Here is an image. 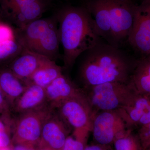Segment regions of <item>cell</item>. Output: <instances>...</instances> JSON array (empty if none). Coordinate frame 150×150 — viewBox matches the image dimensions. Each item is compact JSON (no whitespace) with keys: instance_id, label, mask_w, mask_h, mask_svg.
<instances>
[{"instance_id":"obj_1","label":"cell","mask_w":150,"mask_h":150,"mask_svg":"<svg viewBox=\"0 0 150 150\" xmlns=\"http://www.w3.org/2000/svg\"><path fill=\"white\" fill-rule=\"evenodd\" d=\"M82 55L79 77L84 88L110 82L128 83L138 62L103 41Z\"/></svg>"},{"instance_id":"obj_2","label":"cell","mask_w":150,"mask_h":150,"mask_svg":"<svg viewBox=\"0 0 150 150\" xmlns=\"http://www.w3.org/2000/svg\"><path fill=\"white\" fill-rule=\"evenodd\" d=\"M137 4L133 0H85L95 31L102 40L120 48L128 42Z\"/></svg>"},{"instance_id":"obj_3","label":"cell","mask_w":150,"mask_h":150,"mask_svg":"<svg viewBox=\"0 0 150 150\" xmlns=\"http://www.w3.org/2000/svg\"><path fill=\"white\" fill-rule=\"evenodd\" d=\"M56 16L64 49V67L69 70L78 57L103 40L95 31L90 16L83 6L64 7Z\"/></svg>"},{"instance_id":"obj_4","label":"cell","mask_w":150,"mask_h":150,"mask_svg":"<svg viewBox=\"0 0 150 150\" xmlns=\"http://www.w3.org/2000/svg\"><path fill=\"white\" fill-rule=\"evenodd\" d=\"M83 90L93 115L100 111L117 110L127 106L139 93L130 82L105 83Z\"/></svg>"},{"instance_id":"obj_5","label":"cell","mask_w":150,"mask_h":150,"mask_svg":"<svg viewBox=\"0 0 150 150\" xmlns=\"http://www.w3.org/2000/svg\"><path fill=\"white\" fill-rule=\"evenodd\" d=\"M55 110L74 131H91L93 114L83 89L62 103Z\"/></svg>"},{"instance_id":"obj_6","label":"cell","mask_w":150,"mask_h":150,"mask_svg":"<svg viewBox=\"0 0 150 150\" xmlns=\"http://www.w3.org/2000/svg\"><path fill=\"white\" fill-rule=\"evenodd\" d=\"M129 130L117 110L100 111L93 115L91 131L99 144H111Z\"/></svg>"},{"instance_id":"obj_7","label":"cell","mask_w":150,"mask_h":150,"mask_svg":"<svg viewBox=\"0 0 150 150\" xmlns=\"http://www.w3.org/2000/svg\"><path fill=\"white\" fill-rule=\"evenodd\" d=\"M48 104L18 115L13 124L15 138L18 141L33 142L41 138L43 123L52 112Z\"/></svg>"},{"instance_id":"obj_8","label":"cell","mask_w":150,"mask_h":150,"mask_svg":"<svg viewBox=\"0 0 150 150\" xmlns=\"http://www.w3.org/2000/svg\"><path fill=\"white\" fill-rule=\"evenodd\" d=\"M128 42L146 58L150 54V0H142L136 6L133 28Z\"/></svg>"},{"instance_id":"obj_9","label":"cell","mask_w":150,"mask_h":150,"mask_svg":"<svg viewBox=\"0 0 150 150\" xmlns=\"http://www.w3.org/2000/svg\"><path fill=\"white\" fill-rule=\"evenodd\" d=\"M70 128L56 110L52 111L43 123L41 138L54 150L62 149Z\"/></svg>"},{"instance_id":"obj_10","label":"cell","mask_w":150,"mask_h":150,"mask_svg":"<svg viewBox=\"0 0 150 150\" xmlns=\"http://www.w3.org/2000/svg\"><path fill=\"white\" fill-rule=\"evenodd\" d=\"M83 90L62 74L45 88L46 102L55 110L62 103L80 93Z\"/></svg>"},{"instance_id":"obj_11","label":"cell","mask_w":150,"mask_h":150,"mask_svg":"<svg viewBox=\"0 0 150 150\" xmlns=\"http://www.w3.org/2000/svg\"><path fill=\"white\" fill-rule=\"evenodd\" d=\"M48 59L45 56L23 48L21 53L7 67L17 77L27 83L35 71Z\"/></svg>"},{"instance_id":"obj_12","label":"cell","mask_w":150,"mask_h":150,"mask_svg":"<svg viewBox=\"0 0 150 150\" xmlns=\"http://www.w3.org/2000/svg\"><path fill=\"white\" fill-rule=\"evenodd\" d=\"M55 17L39 18L15 30L16 38L23 48L33 52L38 41Z\"/></svg>"},{"instance_id":"obj_13","label":"cell","mask_w":150,"mask_h":150,"mask_svg":"<svg viewBox=\"0 0 150 150\" xmlns=\"http://www.w3.org/2000/svg\"><path fill=\"white\" fill-rule=\"evenodd\" d=\"M47 103L45 89L34 84L27 88L14 103L11 110L19 114L41 107Z\"/></svg>"},{"instance_id":"obj_14","label":"cell","mask_w":150,"mask_h":150,"mask_svg":"<svg viewBox=\"0 0 150 150\" xmlns=\"http://www.w3.org/2000/svg\"><path fill=\"white\" fill-rule=\"evenodd\" d=\"M28 85L25 82L17 77L8 67H0V88L11 109Z\"/></svg>"},{"instance_id":"obj_15","label":"cell","mask_w":150,"mask_h":150,"mask_svg":"<svg viewBox=\"0 0 150 150\" xmlns=\"http://www.w3.org/2000/svg\"><path fill=\"white\" fill-rule=\"evenodd\" d=\"M58 21L55 16L54 21L38 43L33 52L54 61L59 54L61 43Z\"/></svg>"},{"instance_id":"obj_16","label":"cell","mask_w":150,"mask_h":150,"mask_svg":"<svg viewBox=\"0 0 150 150\" xmlns=\"http://www.w3.org/2000/svg\"><path fill=\"white\" fill-rule=\"evenodd\" d=\"M49 2L50 1L47 0L36 2L12 13L7 16L17 26V28H21L40 18L48 7Z\"/></svg>"},{"instance_id":"obj_17","label":"cell","mask_w":150,"mask_h":150,"mask_svg":"<svg viewBox=\"0 0 150 150\" xmlns=\"http://www.w3.org/2000/svg\"><path fill=\"white\" fill-rule=\"evenodd\" d=\"M150 105L149 96L139 93L131 104L117 110L126 123L128 129L130 130V128L137 125Z\"/></svg>"},{"instance_id":"obj_18","label":"cell","mask_w":150,"mask_h":150,"mask_svg":"<svg viewBox=\"0 0 150 150\" xmlns=\"http://www.w3.org/2000/svg\"><path fill=\"white\" fill-rule=\"evenodd\" d=\"M62 74V67L56 64L55 61L48 59L35 71L27 83L34 84L45 89Z\"/></svg>"},{"instance_id":"obj_19","label":"cell","mask_w":150,"mask_h":150,"mask_svg":"<svg viewBox=\"0 0 150 150\" xmlns=\"http://www.w3.org/2000/svg\"><path fill=\"white\" fill-rule=\"evenodd\" d=\"M23 49L16 38L14 40L0 43V67L7 66Z\"/></svg>"},{"instance_id":"obj_20","label":"cell","mask_w":150,"mask_h":150,"mask_svg":"<svg viewBox=\"0 0 150 150\" xmlns=\"http://www.w3.org/2000/svg\"><path fill=\"white\" fill-rule=\"evenodd\" d=\"M130 83L139 93L150 95V76L133 73Z\"/></svg>"},{"instance_id":"obj_21","label":"cell","mask_w":150,"mask_h":150,"mask_svg":"<svg viewBox=\"0 0 150 150\" xmlns=\"http://www.w3.org/2000/svg\"><path fill=\"white\" fill-rule=\"evenodd\" d=\"M42 1L45 0H0V4L8 15L33 3Z\"/></svg>"},{"instance_id":"obj_22","label":"cell","mask_w":150,"mask_h":150,"mask_svg":"<svg viewBox=\"0 0 150 150\" xmlns=\"http://www.w3.org/2000/svg\"><path fill=\"white\" fill-rule=\"evenodd\" d=\"M88 133V131H74V134L76 135V139L70 137H67L62 150H84V144L81 139L86 137Z\"/></svg>"},{"instance_id":"obj_23","label":"cell","mask_w":150,"mask_h":150,"mask_svg":"<svg viewBox=\"0 0 150 150\" xmlns=\"http://www.w3.org/2000/svg\"><path fill=\"white\" fill-rule=\"evenodd\" d=\"M12 124L0 118V148H6L10 142L8 134V130L11 127Z\"/></svg>"},{"instance_id":"obj_24","label":"cell","mask_w":150,"mask_h":150,"mask_svg":"<svg viewBox=\"0 0 150 150\" xmlns=\"http://www.w3.org/2000/svg\"><path fill=\"white\" fill-rule=\"evenodd\" d=\"M139 140L142 149L146 150L150 146V122L142 126L139 131Z\"/></svg>"},{"instance_id":"obj_25","label":"cell","mask_w":150,"mask_h":150,"mask_svg":"<svg viewBox=\"0 0 150 150\" xmlns=\"http://www.w3.org/2000/svg\"><path fill=\"white\" fill-rule=\"evenodd\" d=\"M15 31L8 25L0 23V43L14 40Z\"/></svg>"},{"instance_id":"obj_26","label":"cell","mask_w":150,"mask_h":150,"mask_svg":"<svg viewBox=\"0 0 150 150\" xmlns=\"http://www.w3.org/2000/svg\"><path fill=\"white\" fill-rule=\"evenodd\" d=\"M133 73L150 76L149 57L142 58L140 61H138Z\"/></svg>"},{"instance_id":"obj_27","label":"cell","mask_w":150,"mask_h":150,"mask_svg":"<svg viewBox=\"0 0 150 150\" xmlns=\"http://www.w3.org/2000/svg\"><path fill=\"white\" fill-rule=\"evenodd\" d=\"M11 112L10 108L6 101L0 88V114L1 115V118L6 121H12Z\"/></svg>"},{"instance_id":"obj_28","label":"cell","mask_w":150,"mask_h":150,"mask_svg":"<svg viewBox=\"0 0 150 150\" xmlns=\"http://www.w3.org/2000/svg\"><path fill=\"white\" fill-rule=\"evenodd\" d=\"M150 122V105L145 111L137 125L141 126L147 125Z\"/></svg>"},{"instance_id":"obj_29","label":"cell","mask_w":150,"mask_h":150,"mask_svg":"<svg viewBox=\"0 0 150 150\" xmlns=\"http://www.w3.org/2000/svg\"><path fill=\"white\" fill-rule=\"evenodd\" d=\"M14 150H34L30 148L27 147L25 146H23L21 144H18L16 145L15 147Z\"/></svg>"},{"instance_id":"obj_30","label":"cell","mask_w":150,"mask_h":150,"mask_svg":"<svg viewBox=\"0 0 150 150\" xmlns=\"http://www.w3.org/2000/svg\"><path fill=\"white\" fill-rule=\"evenodd\" d=\"M0 150H9L8 149H6L5 148H1Z\"/></svg>"},{"instance_id":"obj_31","label":"cell","mask_w":150,"mask_h":150,"mask_svg":"<svg viewBox=\"0 0 150 150\" xmlns=\"http://www.w3.org/2000/svg\"><path fill=\"white\" fill-rule=\"evenodd\" d=\"M146 150H150V146L149 147V148H148Z\"/></svg>"},{"instance_id":"obj_32","label":"cell","mask_w":150,"mask_h":150,"mask_svg":"<svg viewBox=\"0 0 150 150\" xmlns=\"http://www.w3.org/2000/svg\"><path fill=\"white\" fill-rule=\"evenodd\" d=\"M148 57H149V58H150V54L149 56H148Z\"/></svg>"},{"instance_id":"obj_33","label":"cell","mask_w":150,"mask_h":150,"mask_svg":"<svg viewBox=\"0 0 150 150\" xmlns=\"http://www.w3.org/2000/svg\"><path fill=\"white\" fill-rule=\"evenodd\" d=\"M149 96V98H150V96Z\"/></svg>"},{"instance_id":"obj_34","label":"cell","mask_w":150,"mask_h":150,"mask_svg":"<svg viewBox=\"0 0 150 150\" xmlns=\"http://www.w3.org/2000/svg\"><path fill=\"white\" fill-rule=\"evenodd\" d=\"M47 150L43 149V150Z\"/></svg>"},{"instance_id":"obj_35","label":"cell","mask_w":150,"mask_h":150,"mask_svg":"<svg viewBox=\"0 0 150 150\" xmlns=\"http://www.w3.org/2000/svg\"></svg>"},{"instance_id":"obj_36","label":"cell","mask_w":150,"mask_h":150,"mask_svg":"<svg viewBox=\"0 0 150 150\" xmlns=\"http://www.w3.org/2000/svg\"><path fill=\"white\" fill-rule=\"evenodd\" d=\"M49 1H50V0H49Z\"/></svg>"}]
</instances>
